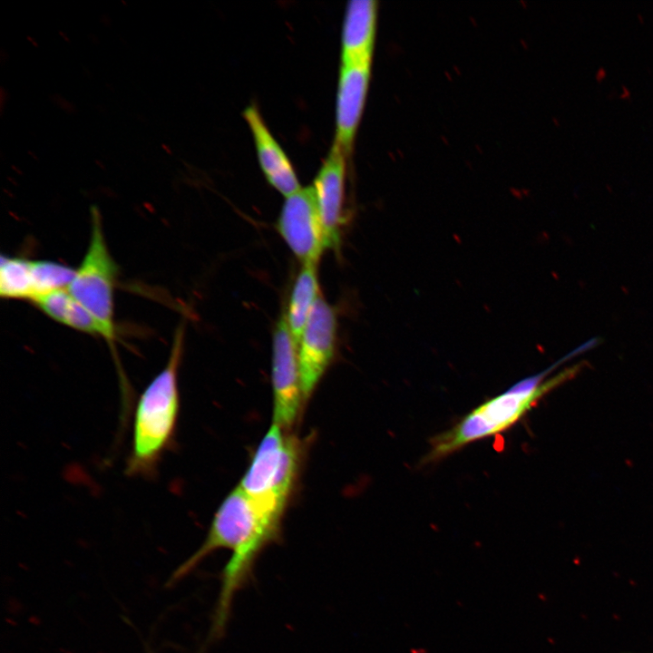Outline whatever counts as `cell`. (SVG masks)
<instances>
[{"label": "cell", "instance_id": "obj_2", "mask_svg": "<svg viewBox=\"0 0 653 653\" xmlns=\"http://www.w3.org/2000/svg\"><path fill=\"white\" fill-rule=\"evenodd\" d=\"M596 345V339L588 340L547 369L520 380L507 390L474 407L452 427L430 440L429 450L424 456L422 463L439 462L470 443L495 436L512 428L545 395L575 375L581 365H571L551 378L546 379L554 368Z\"/></svg>", "mask_w": 653, "mask_h": 653}, {"label": "cell", "instance_id": "obj_13", "mask_svg": "<svg viewBox=\"0 0 653 653\" xmlns=\"http://www.w3.org/2000/svg\"><path fill=\"white\" fill-rule=\"evenodd\" d=\"M33 303L53 320L77 331L102 336L104 333L96 319L67 289L56 290L35 298Z\"/></svg>", "mask_w": 653, "mask_h": 653}, {"label": "cell", "instance_id": "obj_26", "mask_svg": "<svg viewBox=\"0 0 653 653\" xmlns=\"http://www.w3.org/2000/svg\"><path fill=\"white\" fill-rule=\"evenodd\" d=\"M11 167H12V169H13L14 171H15L16 172H18V173H23V171H21L17 168L18 166L12 164Z\"/></svg>", "mask_w": 653, "mask_h": 653}, {"label": "cell", "instance_id": "obj_15", "mask_svg": "<svg viewBox=\"0 0 653 653\" xmlns=\"http://www.w3.org/2000/svg\"><path fill=\"white\" fill-rule=\"evenodd\" d=\"M0 296L7 299H34L32 260L2 255Z\"/></svg>", "mask_w": 653, "mask_h": 653}, {"label": "cell", "instance_id": "obj_17", "mask_svg": "<svg viewBox=\"0 0 653 653\" xmlns=\"http://www.w3.org/2000/svg\"><path fill=\"white\" fill-rule=\"evenodd\" d=\"M51 101L54 104H55L58 108L64 111L67 113H75L77 112V108L75 104L64 97H63L60 94L54 93L51 95Z\"/></svg>", "mask_w": 653, "mask_h": 653}, {"label": "cell", "instance_id": "obj_4", "mask_svg": "<svg viewBox=\"0 0 653 653\" xmlns=\"http://www.w3.org/2000/svg\"><path fill=\"white\" fill-rule=\"evenodd\" d=\"M90 215L89 244L67 290L96 319L104 339L112 346L116 339L114 290L118 267L107 246L102 214L96 205L91 207Z\"/></svg>", "mask_w": 653, "mask_h": 653}, {"label": "cell", "instance_id": "obj_8", "mask_svg": "<svg viewBox=\"0 0 653 653\" xmlns=\"http://www.w3.org/2000/svg\"><path fill=\"white\" fill-rule=\"evenodd\" d=\"M336 328L334 308L319 296L298 344V364L304 401L311 395L334 357Z\"/></svg>", "mask_w": 653, "mask_h": 653}, {"label": "cell", "instance_id": "obj_20", "mask_svg": "<svg viewBox=\"0 0 653 653\" xmlns=\"http://www.w3.org/2000/svg\"><path fill=\"white\" fill-rule=\"evenodd\" d=\"M0 57H1V63L5 64L8 61V53L5 51L4 49L0 52Z\"/></svg>", "mask_w": 653, "mask_h": 653}, {"label": "cell", "instance_id": "obj_23", "mask_svg": "<svg viewBox=\"0 0 653 653\" xmlns=\"http://www.w3.org/2000/svg\"><path fill=\"white\" fill-rule=\"evenodd\" d=\"M161 148L170 155H171V150L169 148V146L165 143L161 144Z\"/></svg>", "mask_w": 653, "mask_h": 653}, {"label": "cell", "instance_id": "obj_1", "mask_svg": "<svg viewBox=\"0 0 653 653\" xmlns=\"http://www.w3.org/2000/svg\"><path fill=\"white\" fill-rule=\"evenodd\" d=\"M279 525L280 519L265 512L238 486L219 507L201 545L168 578L166 586L170 588L216 550L231 551L221 572L208 642L224 634L236 594L253 579L256 560L264 548L277 540Z\"/></svg>", "mask_w": 653, "mask_h": 653}, {"label": "cell", "instance_id": "obj_11", "mask_svg": "<svg viewBox=\"0 0 653 653\" xmlns=\"http://www.w3.org/2000/svg\"><path fill=\"white\" fill-rule=\"evenodd\" d=\"M243 116L255 143L260 168L268 183L288 197L302 187L291 161L266 125L258 108L249 105Z\"/></svg>", "mask_w": 653, "mask_h": 653}, {"label": "cell", "instance_id": "obj_3", "mask_svg": "<svg viewBox=\"0 0 653 653\" xmlns=\"http://www.w3.org/2000/svg\"><path fill=\"white\" fill-rule=\"evenodd\" d=\"M183 342L184 327L180 326L175 331L166 365L139 397L125 468L131 476H152L173 439L180 410L178 371Z\"/></svg>", "mask_w": 653, "mask_h": 653}, {"label": "cell", "instance_id": "obj_10", "mask_svg": "<svg viewBox=\"0 0 653 653\" xmlns=\"http://www.w3.org/2000/svg\"><path fill=\"white\" fill-rule=\"evenodd\" d=\"M371 75V63L341 64L336 101L334 142L348 154L363 113Z\"/></svg>", "mask_w": 653, "mask_h": 653}, {"label": "cell", "instance_id": "obj_27", "mask_svg": "<svg viewBox=\"0 0 653 653\" xmlns=\"http://www.w3.org/2000/svg\"><path fill=\"white\" fill-rule=\"evenodd\" d=\"M147 653H151V652H147Z\"/></svg>", "mask_w": 653, "mask_h": 653}, {"label": "cell", "instance_id": "obj_22", "mask_svg": "<svg viewBox=\"0 0 653 653\" xmlns=\"http://www.w3.org/2000/svg\"><path fill=\"white\" fill-rule=\"evenodd\" d=\"M26 39L29 41V43H30L33 46L38 47V43H37L36 40L34 39L32 36L27 35V36H26Z\"/></svg>", "mask_w": 653, "mask_h": 653}, {"label": "cell", "instance_id": "obj_12", "mask_svg": "<svg viewBox=\"0 0 653 653\" xmlns=\"http://www.w3.org/2000/svg\"><path fill=\"white\" fill-rule=\"evenodd\" d=\"M376 19L375 0L347 3L341 32V64L372 62Z\"/></svg>", "mask_w": 653, "mask_h": 653}, {"label": "cell", "instance_id": "obj_14", "mask_svg": "<svg viewBox=\"0 0 653 653\" xmlns=\"http://www.w3.org/2000/svg\"><path fill=\"white\" fill-rule=\"evenodd\" d=\"M317 267V264H303L294 283L286 313L289 330L297 346L311 311L319 297Z\"/></svg>", "mask_w": 653, "mask_h": 653}, {"label": "cell", "instance_id": "obj_16", "mask_svg": "<svg viewBox=\"0 0 653 653\" xmlns=\"http://www.w3.org/2000/svg\"><path fill=\"white\" fill-rule=\"evenodd\" d=\"M76 269L52 260H32L34 297L32 302L45 294L67 289Z\"/></svg>", "mask_w": 653, "mask_h": 653}, {"label": "cell", "instance_id": "obj_6", "mask_svg": "<svg viewBox=\"0 0 653 653\" xmlns=\"http://www.w3.org/2000/svg\"><path fill=\"white\" fill-rule=\"evenodd\" d=\"M277 229L302 264H317L326 248L313 185L285 197Z\"/></svg>", "mask_w": 653, "mask_h": 653}, {"label": "cell", "instance_id": "obj_7", "mask_svg": "<svg viewBox=\"0 0 653 653\" xmlns=\"http://www.w3.org/2000/svg\"><path fill=\"white\" fill-rule=\"evenodd\" d=\"M272 385L274 423L289 428L304 402L298 364V346L283 312L276 325L272 340Z\"/></svg>", "mask_w": 653, "mask_h": 653}, {"label": "cell", "instance_id": "obj_21", "mask_svg": "<svg viewBox=\"0 0 653 653\" xmlns=\"http://www.w3.org/2000/svg\"><path fill=\"white\" fill-rule=\"evenodd\" d=\"M58 34H59V35H60L64 41H66L67 43H70V42H71V40H70V38L68 37V35H67L66 33H64V32H63L62 30H60V31L58 32Z\"/></svg>", "mask_w": 653, "mask_h": 653}, {"label": "cell", "instance_id": "obj_9", "mask_svg": "<svg viewBox=\"0 0 653 653\" xmlns=\"http://www.w3.org/2000/svg\"><path fill=\"white\" fill-rule=\"evenodd\" d=\"M346 157L339 145L333 142L312 184L326 249H336L340 244Z\"/></svg>", "mask_w": 653, "mask_h": 653}, {"label": "cell", "instance_id": "obj_19", "mask_svg": "<svg viewBox=\"0 0 653 653\" xmlns=\"http://www.w3.org/2000/svg\"><path fill=\"white\" fill-rule=\"evenodd\" d=\"M101 22L107 27L111 26V18L107 15H102L101 16Z\"/></svg>", "mask_w": 653, "mask_h": 653}, {"label": "cell", "instance_id": "obj_18", "mask_svg": "<svg viewBox=\"0 0 653 653\" xmlns=\"http://www.w3.org/2000/svg\"><path fill=\"white\" fill-rule=\"evenodd\" d=\"M9 94L7 90H5L3 86L0 88V112L1 115L4 113L5 106L6 104V102L8 101Z\"/></svg>", "mask_w": 653, "mask_h": 653}, {"label": "cell", "instance_id": "obj_24", "mask_svg": "<svg viewBox=\"0 0 653 653\" xmlns=\"http://www.w3.org/2000/svg\"><path fill=\"white\" fill-rule=\"evenodd\" d=\"M94 162H95V164H96L97 166H99L100 168H102V169H103V170L105 169V168H104L105 165H104L103 162L101 161L100 160H95Z\"/></svg>", "mask_w": 653, "mask_h": 653}, {"label": "cell", "instance_id": "obj_5", "mask_svg": "<svg viewBox=\"0 0 653 653\" xmlns=\"http://www.w3.org/2000/svg\"><path fill=\"white\" fill-rule=\"evenodd\" d=\"M297 443L273 423L239 487L271 516L281 519L297 468Z\"/></svg>", "mask_w": 653, "mask_h": 653}, {"label": "cell", "instance_id": "obj_25", "mask_svg": "<svg viewBox=\"0 0 653 653\" xmlns=\"http://www.w3.org/2000/svg\"><path fill=\"white\" fill-rule=\"evenodd\" d=\"M27 152H28V154H29L31 157H33V159H34L35 161H38V160H39V158H38V156L36 155L35 152H34V151H28Z\"/></svg>", "mask_w": 653, "mask_h": 653}]
</instances>
